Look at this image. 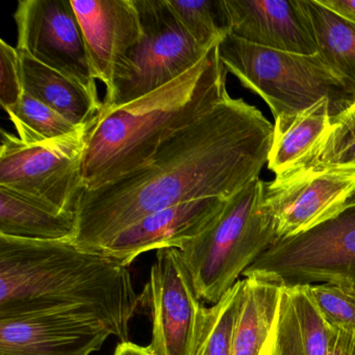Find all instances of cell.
Masks as SVG:
<instances>
[{
    "mask_svg": "<svg viewBox=\"0 0 355 355\" xmlns=\"http://www.w3.org/2000/svg\"><path fill=\"white\" fill-rule=\"evenodd\" d=\"M273 132L257 107L226 95L166 140L145 165L105 186L83 189L72 242L97 252L145 216L200 199H230L259 178Z\"/></svg>",
    "mask_w": 355,
    "mask_h": 355,
    "instance_id": "1",
    "label": "cell"
},
{
    "mask_svg": "<svg viewBox=\"0 0 355 355\" xmlns=\"http://www.w3.org/2000/svg\"><path fill=\"white\" fill-rule=\"evenodd\" d=\"M141 307L128 266L71 240L0 236V319L68 313L105 323L120 342Z\"/></svg>",
    "mask_w": 355,
    "mask_h": 355,
    "instance_id": "2",
    "label": "cell"
},
{
    "mask_svg": "<svg viewBox=\"0 0 355 355\" xmlns=\"http://www.w3.org/2000/svg\"><path fill=\"white\" fill-rule=\"evenodd\" d=\"M218 46L162 88L126 105L101 109L87 137L83 189L105 186L145 165L166 140L228 94L227 71Z\"/></svg>",
    "mask_w": 355,
    "mask_h": 355,
    "instance_id": "3",
    "label": "cell"
},
{
    "mask_svg": "<svg viewBox=\"0 0 355 355\" xmlns=\"http://www.w3.org/2000/svg\"><path fill=\"white\" fill-rule=\"evenodd\" d=\"M219 57L226 71L267 103L274 120L306 111L323 99L330 103L331 123L355 105V88L345 82L318 53L297 55L223 39Z\"/></svg>",
    "mask_w": 355,
    "mask_h": 355,
    "instance_id": "4",
    "label": "cell"
},
{
    "mask_svg": "<svg viewBox=\"0 0 355 355\" xmlns=\"http://www.w3.org/2000/svg\"><path fill=\"white\" fill-rule=\"evenodd\" d=\"M263 184L257 178L230 197L205 232L178 248L205 302H219L277 241L273 221L261 209Z\"/></svg>",
    "mask_w": 355,
    "mask_h": 355,
    "instance_id": "5",
    "label": "cell"
},
{
    "mask_svg": "<svg viewBox=\"0 0 355 355\" xmlns=\"http://www.w3.org/2000/svg\"><path fill=\"white\" fill-rule=\"evenodd\" d=\"M243 276L282 286L324 282L355 297V192L327 219L274 243Z\"/></svg>",
    "mask_w": 355,
    "mask_h": 355,
    "instance_id": "6",
    "label": "cell"
},
{
    "mask_svg": "<svg viewBox=\"0 0 355 355\" xmlns=\"http://www.w3.org/2000/svg\"><path fill=\"white\" fill-rule=\"evenodd\" d=\"M135 3L142 37L120 67L113 88L105 93L103 107H120L162 88L186 73L211 49L193 40L167 0Z\"/></svg>",
    "mask_w": 355,
    "mask_h": 355,
    "instance_id": "7",
    "label": "cell"
},
{
    "mask_svg": "<svg viewBox=\"0 0 355 355\" xmlns=\"http://www.w3.org/2000/svg\"><path fill=\"white\" fill-rule=\"evenodd\" d=\"M91 125L70 136L33 145L1 130L0 187L60 213L76 211Z\"/></svg>",
    "mask_w": 355,
    "mask_h": 355,
    "instance_id": "8",
    "label": "cell"
},
{
    "mask_svg": "<svg viewBox=\"0 0 355 355\" xmlns=\"http://www.w3.org/2000/svg\"><path fill=\"white\" fill-rule=\"evenodd\" d=\"M141 306L153 323L149 348L153 355H197L207 307L197 293L178 248L157 250Z\"/></svg>",
    "mask_w": 355,
    "mask_h": 355,
    "instance_id": "9",
    "label": "cell"
},
{
    "mask_svg": "<svg viewBox=\"0 0 355 355\" xmlns=\"http://www.w3.org/2000/svg\"><path fill=\"white\" fill-rule=\"evenodd\" d=\"M14 20L18 51L67 76L101 101L71 0H20Z\"/></svg>",
    "mask_w": 355,
    "mask_h": 355,
    "instance_id": "10",
    "label": "cell"
},
{
    "mask_svg": "<svg viewBox=\"0 0 355 355\" xmlns=\"http://www.w3.org/2000/svg\"><path fill=\"white\" fill-rule=\"evenodd\" d=\"M354 192V171L298 170L263 182L261 209L273 221L278 241L327 219Z\"/></svg>",
    "mask_w": 355,
    "mask_h": 355,
    "instance_id": "11",
    "label": "cell"
},
{
    "mask_svg": "<svg viewBox=\"0 0 355 355\" xmlns=\"http://www.w3.org/2000/svg\"><path fill=\"white\" fill-rule=\"evenodd\" d=\"M111 336L101 320L78 313L0 319V355H91Z\"/></svg>",
    "mask_w": 355,
    "mask_h": 355,
    "instance_id": "12",
    "label": "cell"
},
{
    "mask_svg": "<svg viewBox=\"0 0 355 355\" xmlns=\"http://www.w3.org/2000/svg\"><path fill=\"white\" fill-rule=\"evenodd\" d=\"M227 200L200 199L155 211L122 230L97 252L113 257L128 267L147 251L180 248L215 222Z\"/></svg>",
    "mask_w": 355,
    "mask_h": 355,
    "instance_id": "13",
    "label": "cell"
},
{
    "mask_svg": "<svg viewBox=\"0 0 355 355\" xmlns=\"http://www.w3.org/2000/svg\"><path fill=\"white\" fill-rule=\"evenodd\" d=\"M86 41L95 78L113 88L114 80L132 47L142 37L135 0H71Z\"/></svg>",
    "mask_w": 355,
    "mask_h": 355,
    "instance_id": "14",
    "label": "cell"
},
{
    "mask_svg": "<svg viewBox=\"0 0 355 355\" xmlns=\"http://www.w3.org/2000/svg\"><path fill=\"white\" fill-rule=\"evenodd\" d=\"M225 6L232 36L274 51L317 53L299 0H225Z\"/></svg>",
    "mask_w": 355,
    "mask_h": 355,
    "instance_id": "15",
    "label": "cell"
},
{
    "mask_svg": "<svg viewBox=\"0 0 355 355\" xmlns=\"http://www.w3.org/2000/svg\"><path fill=\"white\" fill-rule=\"evenodd\" d=\"M282 286L261 278L243 279L232 355H274Z\"/></svg>",
    "mask_w": 355,
    "mask_h": 355,
    "instance_id": "16",
    "label": "cell"
},
{
    "mask_svg": "<svg viewBox=\"0 0 355 355\" xmlns=\"http://www.w3.org/2000/svg\"><path fill=\"white\" fill-rule=\"evenodd\" d=\"M331 128L328 99L296 115L278 117L268 167L277 178L306 165L321 150Z\"/></svg>",
    "mask_w": 355,
    "mask_h": 355,
    "instance_id": "17",
    "label": "cell"
},
{
    "mask_svg": "<svg viewBox=\"0 0 355 355\" xmlns=\"http://www.w3.org/2000/svg\"><path fill=\"white\" fill-rule=\"evenodd\" d=\"M332 334L307 286H282L274 355H328Z\"/></svg>",
    "mask_w": 355,
    "mask_h": 355,
    "instance_id": "18",
    "label": "cell"
},
{
    "mask_svg": "<svg viewBox=\"0 0 355 355\" xmlns=\"http://www.w3.org/2000/svg\"><path fill=\"white\" fill-rule=\"evenodd\" d=\"M19 51L24 93L44 103L74 125L88 126L103 109V101L57 70Z\"/></svg>",
    "mask_w": 355,
    "mask_h": 355,
    "instance_id": "19",
    "label": "cell"
},
{
    "mask_svg": "<svg viewBox=\"0 0 355 355\" xmlns=\"http://www.w3.org/2000/svg\"><path fill=\"white\" fill-rule=\"evenodd\" d=\"M76 227V211L60 213L0 187V236L35 241L71 240Z\"/></svg>",
    "mask_w": 355,
    "mask_h": 355,
    "instance_id": "20",
    "label": "cell"
},
{
    "mask_svg": "<svg viewBox=\"0 0 355 355\" xmlns=\"http://www.w3.org/2000/svg\"><path fill=\"white\" fill-rule=\"evenodd\" d=\"M315 39L317 53L345 82L355 88V22L319 0H299Z\"/></svg>",
    "mask_w": 355,
    "mask_h": 355,
    "instance_id": "21",
    "label": "cell"
},
{
    "mask_svg": "<svg viewBox=\"0 0 355 355\" xmlns=\"http://www.w3.org/2000/svg\"><path fill=\"white\" fill-rule=\"evenodd\" d=\"M6 113L15 126L18 138L28 145L64 138L86 128L74 125L26 93L17 105L8 109Z\"/></svg>",
    "mask_w": 355,
    "mask_h": 355,
    "instance_id": "22",
    "label": "cell"
},
{
    "mask_svg": "<svg viewBox=\"0 0 355 355\" xmlns=\"http://www.w3.org/2000/svg\"><path fill=\"white\" fill-rule=\"evenodd\" d=\"M182 28L193 40L213 49L230 34L225 0H167Z\"/></svg>",
    "mask_w": 355,
    "mask_h": 355,
    "instance_id": "23",
    "label": "cell"
},
{
    "mask_svg": "<svg viewBox=\"0 0 355 355\" xmlns=\"http://www.w3.org/2000/svg\"><path fill=\"white\" fill-rule=\"evenodd\" d=\"M242 288L243 280H238L219 302L207 307V321L197 355H232Z\"/></svg>",
    "mask_w": 355,
    "mask_h": 355,
    "instance_id": "24",
    "label": "cell"
},
{
    "mask_svg": "<svg viewBox=\"0 0 355 355\" xmlns=\"http://www.w3.org/2000/svg\"><path fill=\"white\" fill-rule=\"evenodd\" d=\"M306 286L322 317L332 328L355 332V297L329 284Z\"/></svg>",
    "mask_w": 355,
    "mask_h": 355,
    "instance_id": "25",
    "label": "cell"
},
{
    "mask_svg": "<svg viewBox=\"0 0 355 355\" xmlns=\"http://www.w3.org/2000/svg\"><path fill=\"white\" fill-rule=\"evenodd\" d=\"M24 94L21 61L17 49L0 40V103L5 111L21 101Z\"/></svg>",
    "mask_w": 355,
    "mask_h": 355,
    "instance_id": "26",
    "label": "cell"
},
{
    "mask_svg": "<svg viewBox=\"0 0 355 355\" xmlns=\"http://www.w3.org/2000/svg\"><path fill=\"white\" fill-rule=\"evenodd\" d=\"M298 170H342L355 172V139L331 150L322 151L309 164L294 171Z\"/></svg>",
    "mask_w": 355,
    "mask_h": 355,
    "instance_id": "27",
    "label": "cell"
},
{
    "mask_svg": "<svg viewBox=\"0 0 355 355\" xmlns=\"http://www.w3.org/2000/svg\"><path fill=\"white\" fill-rule=\"evenodd\" d=\"M353 139H355V105L349 110L348 113L332 123L331 130L326 139L325 144L318 155L322 151L331 150L340 145L346 144Z\"/></svg>",
    "mask_w": 355,
    "mask_h": 355,
    "instance_id": "28",
    "label": "cell"
},
{
    "mask_svg": "<svg viewBox=\"0 0 355 355\" xmlns=\"http://www.w3.org/2000/svg\"><path fill=\"white\" fill-rule=\"evenodd\" d=\"M328 355H355V332L334 328Z\"/></svg>",
    "mask_w": 355,
    "mask_h": 355,
    "instance_id": "29",
    "label": "cell"
},
{
    "mask_svg": "<svg viewBox=\"0 0 355 355\" xmlns=\"http://www.w3.org/2000/svg\"><path fill=\"white\" fill-rule=\"evenodd\" d=\"M319 1L338 15L355 22V0H319Z\"/></svg>",
    "mask_w": 355,
    "mask_h": 355,
    "instance_id": "30",
    "label": "cell"
},
{
    "mask_svg": "<svg viewBox=\"0 0 355 355\" xmlns=\"http://www.w3.org/2000/svg\"><path fill=\"white\" fill-rule=\"evenodd\" d=\"M114 355H153V353L148 346H140L128 340V342H120L117 345Z\"/></svg>",
    "mask_w": 355,
    "mask_h": 355,
    "instance_id": "31",
    "label": "cell"
}]
</instances>
